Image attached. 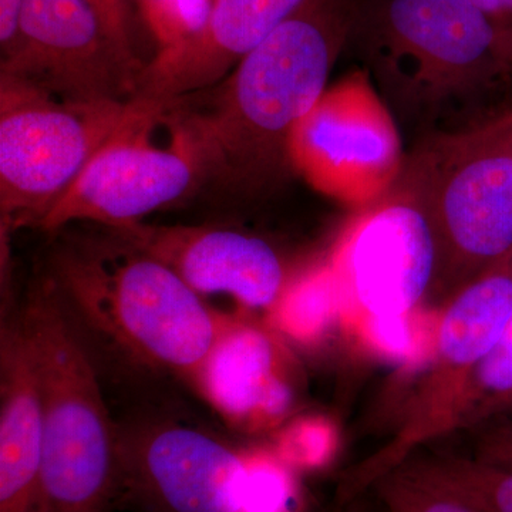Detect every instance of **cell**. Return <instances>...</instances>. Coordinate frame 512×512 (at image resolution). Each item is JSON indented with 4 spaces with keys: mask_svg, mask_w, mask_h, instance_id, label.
Here are the masks:
<instances>
[{
    "mask_svg": "<svg viewBox=\"0 0 512 512\" xmlns=\"http://www.w3.org/2000/svg\"><path fill=\"white\" fill-rule=\"evenodd\" d=\"M348 37L346 0H312L220 83L174 101L160 119L204 180L255 194L293 173V128L326 90Z\"/></svg>",
    "mask_w": 512,
    "mask_h": 512,
    "instance_id": "6da1fadb",
    "label": "cell"
},
{
    "mask_svg": "<svg viewBox=\"0 0 512 512\" xmlns=\"http://www.w3.org/2000/svg\"><path fill=\"white\" fill-rule=\"evenodd\" d=\"M346 47L416 141L512 113V32L470 0H346Z\"/></svg>",
    "mask_w": 512,
    "mask_h": 512,
    "instance_id": "7a4b0ae2",
    "label": "cell"
},
{
    "mask_svg": "<svg viewBox=\"0 0 512 512\" xmlns=\"http://www.w3.org/2000/svg\"><path fill=\"white\" fill-rule=\"evenodd\" d=\"M60 235L47 265L76 329L131 366L198 390L237 316L212 308L181 276L114 229Z\"/></svg>",
    "mask_w": 512,
    "mask_h": 512,
    "instance_id": "3957f363",
    "label": "cell"
},
{
    "mask_svg": "<svg viewBox=\"0 0 512 512\" xmlns=\"http://www.w3.org/2000/svg\"><path fill=\"white\" fill-rule=\"evenodd\" d=\"M18 313L45 412L37 512H109L121 495L120 429L89 348L46 272L30 286Z\"/></svg>",
    "mask_w": 512,
    "mask_h": 512,
    "instance_id": "277c9868",
    "label": "cell"
},
{
    "mask_svg": "<svg viewBox=\"0 0 512 512\" xmlns=\"http://www.w3.org/2000/svg\"><path fill=\"white\" fill-rule=\"evenodd\" d=\"M393 190L429 221L434 282L464 288L512 251V113L476 130L420 138Z\"/></svg>",
    "mask_w": 512,
    "mask_h": 512,
    "instance_id": "5b68a950",
    "label": "cell"
},
{
    "mask_svg": "<svg viewBox=\"0 0 512 512\" xmlns=\"http://www.w3.org/2000/svg\"><path fill=\"white\" fill-rule=\"evenodd\" d=\"M131 114L128 101H64L0 73L2 235L39 228Z\"/></svg>",
    "mask_w": 512,
    "mask_h": 512,
    "instance_id": "8992f818",
    "label": "cell"
},
{
    "mask_svg": "<svg viewBox=\"0 0 512 512\" xmlns=\"http://www.w3.org/2000/svg\"><path fill=\"white\" fill-rule=\"evenodd\" d=\"M406 154L399 124L362 67L326 87L289 141L293 173L357 210L393 190Z\"/></svg>",
    "mask_w": 512,
    "mask_h": 512,
    "instance_id": "52a82bcc",
    "label": "cell"
},
{
    "mask_svg": "<svg viewBox=\"0 0 512 512\" xmlns=\"http://www.w3.org/2000/svg\"><path fill=\"white\" fill-rule=\"evenodd\" d=\"M121 495L141 512H247L254 453L187 421L119 423Z\"/></svg>",
    "mask_w": 512,
    "mask_h": 512,
    "instance_id": "ba28073f",
    "label": "cell"
},
{
    "mask_svg": "<svg viewBox=\"0 0 512 512\" xmlns=\"http://www.w3.org/2000/svg\"><path fill=\"white\" fill-rule=\"evenodd\" d=\"M131 109L130 119L97 151L39 229L53 235L80 222L128 227L180 201L204 180L197 158L173 133L168 147L151 143L160 117Z\"/></svg>",
    "mask_w": 512,
    "mask_h": 512,
    "instance_id": "9c48e42d",
    "label": "cell"
},
{
    "mask_svg": "<svg viewBox=\"0 0 512 512\" xmlns=\"http://www.w3.org/2000/svg\"><path fill=\"white\" fill-rule=\"evenodd\" d=\"M0 73L74 103L130 101L141 70L120 55L89 0H25Z\"/></svg>",
    "mask_w": 512,
    "mask_h": 512,
    "instance_id": "30bf717a",
    "label": "cell"
},
{
    "mask_svg": "<svg viewBox=\"0 0 512 512\" xmlns=\"http://www.w3.org/2000/svg\"><path fill=\"white\" fill-rule=\"evenodd\" d=\"M433 231L406 195L390 191L362 210L333 256L340 303L376 316L413 312L436 275Z\"/></svg>",
    "mask_w": 512,
    "mask_h": 512,
    "instance_id": "8fae6325",
    "label": "cell"
},
{
    "mask_svg": "<svg viewBox=\"0 0 512 512\" xmlns=\"http://www.w3.org/2000/svg\"><path fill=\"white\" fill-rule=\"evenodd\" d=\"M312 0H212L200 29L161 47L144 64L128 103L160 116L174 101L201 92L234 70L248 53Z\"/></svg>",
    "mask_w": 512,
    "mask_h": 512,
    "instance_id": "7c38bea8",
    "label": "cell"
},
{
    "mask_svg": "<svg viewBox=\"0 0 512 512\" xmlns=\"http://www.w3.org/2000/svg\"><path fill=\"white\" fill-rule=\"evenodd\" d=\"M114 231L173 269L202 298L224 295L245 308L275 309L291 285L278 252L238 229L141 221Z\"/></svg>",
    "mask_w": 512,
    "mask_h": 512,
    "instance_id": "4fadbf2b",
    "label": "cell"
},
{
    "mask_svg": "<svg viewBox=\"0 0 512 512\" xmlns=\"http://www.w3.org/2000/svg\"><path fill=\"white\" fill-rule=\"evenodd\" d=\"M45 412L32 348L18 313L0 338V512H37Z\"/></svg>",
    "mask_w": 512,
    "mask_h": 512,
    "instance_id": "5bb4252c",
    "label": "cell"
},
{
    "mask_svg": "<svg viewBox=\"0 0 512 512\" xmlns=\"http://www.w3.org/2000/svg\"><path fill=\"white\" fill-rule=\"evenodd\" d=\"M197 392L222 419L242 429L269 426L292 404L274 342L265 330L241 318L212 352Z\"/></svg>",
    "mask_w": 512,
    "mask_h": 512,
    "instance_id": "9a60e30c",
    "label": "cell"
},
{
    "mask_svg": "<svg viewBox=\"0 0 512 512\" xmlns=\"http://www.w3.org/2000/svg\"><path fill=\"white\" fill-rule=\"evenodd\" d=\"M511 319L512 251L461 288L444 313L437 335L436 384L423 403L467 376L497 345Z\"/></svg>",
    "mask_w": 512,
    "mask_h": 512,
    "instance_id": "2e32d148",
    "label": "cell"
},
{
    "mask_svg": "<svg viewBox=\"0 0 512 512\" xmlns=\"http://www.w3.org/2000/svg\"><path fill=\"white\" fill-rule=\"evenodd\" d=\"M512 399V319L491 352L467 376L424 407L410 426L414 443Z\"/></svg>",
    "mask_w": 512,
    "mask_h": 512,
    "instance_id": "e0dca14e",
    "label": "cell"
},
{
    "mask_svg": "<svg viewBox=\"0 0 512 512\" xmlns=\"http://www.w3.org/2000/svg\"><path fill=\"white\" fill-rule=\"evenodd\" d=\"M481 512H512V470L485 461L434 460L404 468Z\"/></svg>",
    "mask_w": 512,
    "mask_h": 512,
    "instance_id": "ac0fdd59",
    "label": "cell"
},
{
    "mask_svg": "<svg viewBox=\"0 0 512 512\" xmlns=\"http://www.w3.org/2000/svg\"><path fill=\"white\" fill-rule=\"evenodd\" d=\"M339 303L338 281L329 265L292 282L274 311L282 328L299 338H309L323 329Z\"/></svg>",
    "mask_w": 512,
    "mask_h": 512,
    "instance_id": "d6986e66",
    "label": "cell"
},
{
    "mask_svg": "<svg viewBox=\"0 0 512 512\" xmlns=\"http://www.w3.org/2000/svg\"><path fill=\"white\" fill-rule=\"evenodd\" d=\"M377 485L389 512H481L406 470L390 471Z\"/></svg>",
    "mask_w": 512,
    "mask_h": 512,
    "instance_id": "ffe728a7",
    "label": "cell"
},
{
    "mask_svg": "<svg viewBox=\"0 0 512 512\" xmlns=\"http://www.w3.org/2000/svg\"><path fill=\"white\" fill-rule=\"evenodd\" d=\"M292 483L274 457L254 453L247 512H291Z\"/></svg>",
    "mask_w": 512,
    "mask_h": 512,
    "instance_id": "44dd1931",
    "label": "cell"
},
{
    "mask_svg": "<svg viewBox=\"0 0 512 512\" xmlns=\"http://www.w3.org/2000/svg\"><path fill=\"white\" fill-rule=\"evenodd\" d=\"M335 447V433L323 420H305L291 427L281 440L282 456L306 467L320 466Z\"/></svg>",
    "mask_w": 512,
    "mask_h": 512,
    "instance_id": "7402d4cb",
    "label": "cell"
},
{
    "mask_svg": "<svg viewBox=\"0 0 512 512\" xmlns=\"http://www.w3.org/2000/svg\"><path fill=\"white\" fill-rule=\"evenodd\" d=\"M367 335L376 348L397 359H416L420 352L419 336L412 312L402 316H376L367 322Z\"/></svg>",
    "mask_w": 512,
    "mask_h": 512,
    "instance_id": "603a6c76",
    "label": "cell"
},
{
    "mask_svg": "<svg viewBox=\"0 0 512 512\" xmlns=\"http://www.w3.org/2000/svg\"><path fill=\"white\" fill-rule=\"evenodd\" d=\"M89 2L96 10L104 30L113 45L119 50L120 55L131 66L143 70L144 64L138 62L136 52H134L133 39H131V13H133V5L136 0H89Z\"/></svg>",
    "mask_w": 512,
    "mask_h": 512,
    "instance_id": "cb8c5ba5",
    "label": "cell"
},
{
    "mask_svg": "<svg viewBox=\"0 0 512 512\" xmlns=\"http://www.w3.org/2000/svg\"><path fill=\"white\" fill-rule=\"evenodd\" d=\"M25 0H0V52L2 59L12 52L19 35L20 16Z\"/></svg>",
    "mask_w": 512,
    "mask_h": 512,
    "instance_id": "d4e9b609",
    "label": "cell"
},
{
    "mask_svg": "<svg viewBox=\"0 0 512 512\" xmlns=\"http://www.w3.org/2000/svg\"><path fill=\"white\" fill-rule=\"evenodd\" d=\"M483 461L512 470V430L495 436L485 444Z\"/></svg>",
    "mask_w": 512,
    "mask_h": 512,
    "instance_id": "484cf974",
    "label": "cell"
},
{
    "mask_svg": "<svg viewBox=\"0 0 512 512\" xmlns=\"http://www.w3.org/2000/svg\"><path fill=\"white\" fill-rule=\"evenodd\" d=\"M470 2L512 32V0H470Z\"/></svg>",
    "mask_w": 512,
    "mask_h": 512,
    "instance_id": "4316f807",
    "label": "cell"
},
{
    "mask_svg": "<svg viewBox=\"0 0 512 512\" xmlns=\"http://www.w3.org/2000/svg\"><path fill=\"white\" fill-rule=\"evenodd\" d=\"M137 8L140 10L141 16L146 20V23L151 22L153 19L154 10H156L157 0H136Z\"/></svg>",
    "mask_w": 512,
    "mask_h": 512,
    "instance_id": "83f0119b",
    "label": "cell"
}]
</instances>
